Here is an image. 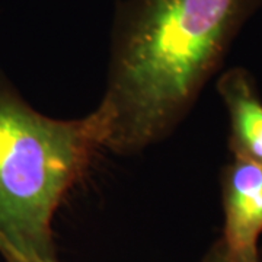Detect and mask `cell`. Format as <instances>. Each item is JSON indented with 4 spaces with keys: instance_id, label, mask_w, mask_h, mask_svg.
I'll return each instance as SVG.
<instances>
[{
    "instance_id": "obj_1",
    "label": "cell",
    "mask_w": 262,
    "mask_h": 262,
    "mask_svg": "<svg viewBox=\"0 0 262 262\" xmlns=\"http://www.w3.org/2000/svg\"><path fill=\"white\" fill-rule=\"evenodd\" d=\"M262 0H118L101 105L106 150L137 155L177 130Z\"/></svg>"
},
{
    "instance_id": "obj_3",
    "label": "cell",
    "mask_w": 262,
    "mask_h": 262,
    "mask_svg": "<svg viewBox=\"0 0 262 262\" xmlns=\"http://www.w3.org/2000/svg\"><path fill=\"white\" fill-rule=\"evenodd\" d=\"M220 191L227 262H261L262 166L232 158L222 169Z\"/></svg>"
},
{
    "instance_id": "obj_4",
    "label": "cell",
    "mask_w": 262,
    "mask_h": 262,
    "mask_svg": "<svg viewBox=\"0 0 262 262\" xmlns=\"http://www.w3.org/2000/svg\"><path fill=\"white\" fill-rule=\"evenodd\" d=\"M229 117V149L233 159L262 166V98L251 72L232 67L217 79Z\"/></svg>"
},
{
    "instance_id": "obj_2",
    "label": "cell",
    "mask_w": 262,
    "mask_h": 262,
    "mask_svg": "<svg viewBox=\"0 0 262 262\" xmlns=\"http://www.w3.org/2000/svg\"><path fill=\"white\" fill-rule=\"evenodd\" d=\"M103 105L82 118L37 111L0 70V255L5 262H60L53 222L58 207L106 149Z\"/></svg>"
}]
</instances>
